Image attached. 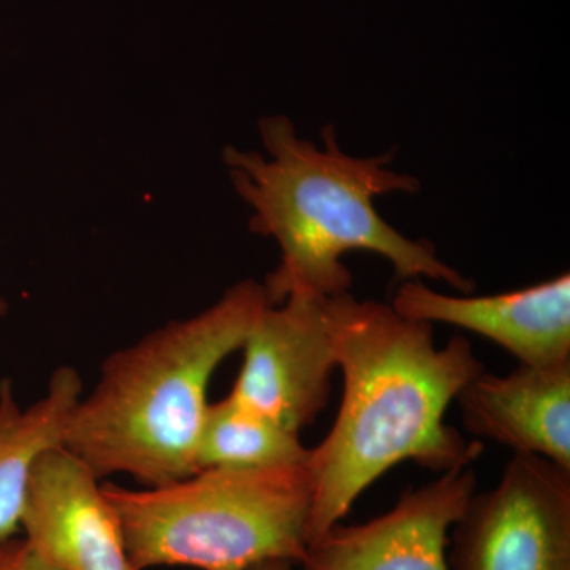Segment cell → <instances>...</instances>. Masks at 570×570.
Here are the masks:
<instances>
[{
  "label": "cell",
  "mask_w": 570,
  "mask_h": 570,
  "mask_svg": "<svg viewBox=\"0 0 570 570\" xmlns=\"http://www.w3.org/2000/svg\"><path fill=\"white\" fill-rule=\"evenodd\" d=\"M321 307L344 392L332 430L307 459L306 547L396 464L414 461L445 474L472 466L483 450L444 422L461 390L483 373L469 341L455 336L439 348L433 325L351 292L322 298Z\"/></svg>",
  "instance_id": "obj_1"
},
{
  "label": "cell",
  "mask_w": 570,
  "mask_h": 570,
  "mask_svg": "<svg viewBox=\"0 0 570 570\" xmlns=\"http://www.w3.org/2000/svg\"><path fill=\"white\" fill-rule=\"evenodd\" d=\"M258 132L268 156L227 146L223 157L236 194L253 209L250 230L279 246V265L264 284L269 306L291 296L322 299L351 292L343 257L352 250L387 258L400 279L428 277L472 292L474 283L442 262L430 242L407 238L377 213L379 195L420 189L414 176L385 167L393 153L348 156L333 126L322 129L318 148L284 115L262 118Z\"/></svg>",
  "instance_id": "obj_2"
},
{
  "label": "cell",
  "mask_w": 570,
  "mask_h": 570,
  "mask_svg": "<svg viewBox=\"0 0 570 570\" xmlns=\"http://www.w3.org/2000/svg\"><path fill=\"white\" fill-rule=\"evenodd\" d=\"M266 306L264 284L242 281L197 316L108 356L96 387L70 412L62 448L97 479L126 474L148 489L198 472L214 371L243 347Z\"/></svg>",
  "instance_id": "obj_3"
},
{
  "label": "cell",
  "mask_w": 570,
  "mask_h": 570,
  "mask_svg": "<svg viewBox=\"0 0 570 570\" xmlns=\"http://www.w3.org/2000/svg\"><path fill=\"white\" fill-rule=\"evenodd\" d=\"M102 490L121 521L135 570H253L277 560L302 564L305 558L313 505L307 461L202 469L151 489L102 483Z\"/></svg>",
  "instance_id": "obj_4"
},
{
  "label": "cell",
  "mask_w": 570,
  "mask_h": 570,
  "mask_svg": "<svg viewBox=\"0 0 570 570\" xmlns=\"http://www.w3.org/2000/svg\"><path fill=\"white\" fill-rule=\"evenodd\" d=\"M450 532V570H570V469L513 455Z\"/></svg>",
  "instance_id": "obj_5"
},
{
  "label": "cell",
  "mask_w": 570,
  "mask_h": 570,
  "mask_svg": "<svg viewBox=\"0 0 570 570\" xmlns=\"http://www.w3.org/2000/svg\"><path fill=\"white\" fill-rule=\"evenodd\" d=\"M242 348V371L228 396L302 433L328 404L337 367L321 299L291 296L266 306Z\"/></svg>",
  "instance_id": "obj_6"
},
{
  "label": "cell",
  "mask_w": 570,
  "mask_h": 570,
  "mask_svg": "<svg viewBox=\"0 0 570 570\" xmlns=\"http://www.w3.org/2000/svg\"><path fill=\"white\" fill-rule=\"evenodd\" d=\"M472 466L445 472L409 490L389 512L366 523H337L307 543L305 570H450V531L475 493Z\"/></svg>",
  "instance_id": "obj_7"
},
{
  "label": "cell",
  "mask_w": 570,
  "mask_h": 570,
  "mask_svg": "<svg viewBox=\"0 0 570 570\" xmlns=\"http://www.w3.org/2000/svg\"><path fill=\"white\" fill-rule=\"evenodd\" d=\"M20 528L58 570H135L100 479L62 445L33 461Z\"/></svg>",
  "instance_id": "obj_8"
},
{
  "label": "cell",
  "mask_w": 570,
  "mask_h": 570,
  "mask_svg": "<svg viewBox=\"0 0 570 570\" xmlns=\"http://www.w3.org/2000/svg\"><path fill=\"white\" fill-rule=\"evenodd\" d=\"M392 307L411 321L478 333L515 355L521 365L570 362L569 273L521 291L487 296L439 294L419 279H409L397 287Z\"/></svg>",
  "instance_id": "obj_9"
},
{
  "label": "cell",
  "mask_w": 570,
  "mask_h": 570,
  "mask_svg": "<svg viewBox=\"0 0 570 570\" xmlns=\"http://www.w3.org/2000/svg\"><path fill=\"white\" fill-rule=\"evenodd\" d=\"M469 433L570 469V362L483 371L456 396Z\"/></svg>",
  "instance_id": "obj_10"
},
{
  "label": "cell",
  "mask_w": 570,
  "mask_h": 570,
  "mask_svg": "<svg viewBox=\"0 0 570 570\" xmlns=\"http://www.w3.org/2000/svg\"><path fill=\"white\" fill-rule=\"evenodd\" d=\"M82 396L77 370L55 371L47 395L21 409L9 379L0 381V539L21 530L20 520L33 461L47 449L62 445L63 430Z\"/></svg>",
  "instance_id": "obj_11"
},
{
  "label": "cell",
  "mask_w": 570,
  "mask_h": 570,
  "mask_svg": "<svg viewBox=\"0 0 570 570\" xmlns=\"http://www.w3.org/2000/svg\"><path fill=\"white\" fill-rule=\"evenodd\" d=\"M309 455L298 433L225 396L206 411L197 469L295 466Z\"/></svg>",
  "instance_id": "obj_12"
},
{
  "label": "cell",
  "mask_w": 570,
  "mask_h": 570,
  "mask_svg": "<svg viewBox=\"0 0 570 570\" xmlns=\"http://www.w3.org/2000/svg\"><path fill=\"white\" fill-rule=\"evenodd\" d=\"M0 570H58L48 564L24 538L0 539Z\"/></svg>",
  "instance_id": "obj_13"
},
{
  "label": "cell",
  "mask_w": 570,
  "mask_h": 570,
  "mask_svg": "<svg viewBox=\"0 0 570 570\" xmlns=\"http://www.w3.org/2000/svg\"><path fill=\"white\" fill-rule=\"evenodd\" d=\"M294 566L292 561L277 560L264 562V564L257 566L253 570H294Z\"/></svg>",
  "instance_id": "obj_14"
},
{
  "label": "cell",
  "mask_w": 570,
  "mask_h": 570,
  "mask_svg": "<svg viewBox=\"0 0 570 570\" xmlns=\"http://www.w3.org/2000/svg\"><path fill=\"white\" fill-rule=\"evenodd\" d=\"M7 313V303L3 299H0V317Z\"/></svg>",
  "instance_id": "obj_15"
}]
</instances>
